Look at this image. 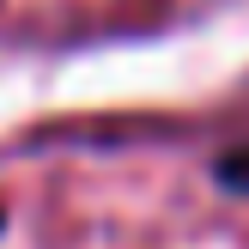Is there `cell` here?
Segmentation results:
<instances>
[{
	"label": "cell",
	"instance_id": "7a4b0ae2",
	"mask_svg": "<svg viewBox=\"0 0 249 249\" xmlns=\"http://www.w3.org/2000/svg\"><path fill=\"white\" fill-rule=\"evenodd\" d=\"M0 237H6V201H0Z\"/></svg>",
	"mask_w": 249,
	"mask_h": 249
},
{
	"label": "cell",
	"instance_id": "6da1fadb",
	"mask_svg": "<svg viewBox=\"0 0 249 249\" xmlns=\"http://www.w3.org/2000/svg\"><path fill=\"white\" fill-rule=\"evenodd\" d=\"M213 182L231 195H249V146H231V152L213 158Z\"/></svg>",
	"mask_w": 249,
	"mask_h": 249
}]
</instances>
